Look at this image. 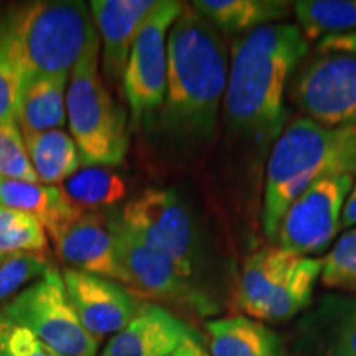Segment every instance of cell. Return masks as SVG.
I'll return each instance as SVG.
<instances>
[{
  "mask_svg": "<svg viewBox=\"0 0 356 356\" xmlns=\"http://www.w3.org/2000/svg\"><path fill=\"white\" fill-rule=\"evenodd\" d=\"M6 259H7V257H6V256H2V254H0V264H2V262H3V261H6Z\"/></svg>",
  "mask_w": 356,
  "mask_h": 356,
  "instance_id": "e575fe53",
  "label": "cell"
},
{
  "mask_svg": "<svg viewBox=\"0 0 356 356\" xmlns=\"http://www.w3.org/2000/svg\"><path fill=\"white\" fill-rule=\"evenodd\" d=\"M309 40L296 24H274L234 38L222 99L231 139L269 155L289 122L286 92L309 55Z\"/></svg>",
  "mask_w": 356,
  "mask_h": 356,
  "instance_id": "6da1fadb",
  "label": "cell"
},
{
  "mask_svg": "<svg viewBox=\"0 0 356 356\" xmlns=\"http://www.w3.org/2000/svg\"><path fill=\"white\" fill-rule=\"evenodd\" d=\"M188 341H202V337L163 307L145 304L109 338L101 356H168Z\"/></svg>",
  "mask_w": 356,
  "mask_h": 356,
  "instance_id": "5bb4252c",
  "label": "cell"
},
{
  "mask_svg": "<svg viewBox=\"0 0 356 356\" xmlns=\"http://www.w3.org/2000/svg\"><path fill=\"white\" fill-rule=\"evenodd\" d=\"M155 0H92L91 12L102 42L101 66L109 83L122 81L129 55Z\"/></svg>",
  "mask_w": 356,
  "mask_h": 356,
  "instance_id": "9a60e30c",
  "label": "cell"
},
{
  "mask_svg": "<svg viewBox=\"0 0 356 356\" xmlns=\"http://www.w3.org/2000/svg\"><path fill=\"white\" fill-rule=\"evenodd\" d=\"M296 257L277 244L262 246L246 257L236 291V304L246 317L259 320L261 312L286 277Z\"/></svg>",
  "mask_w": 356,
  "mask_h": 356,
  "instance_id": "e0dca14e",
  "label": "cell"
},
{
  "mask_svg": "<svg viewBox=\"0 0 356 356\" xmlns=\"http://www.w3.org/2000/svg\"><path fill=\"white\" fill-rule=\"evenodd\" d=\"M101 42L96 29L70 74L66 121L83 165L114 167L129 147L126 113L115 104L99 73Z\"/></svg>",
  "mask_w": 356,
  "mask_h": 356,
  "instance_id": "5b68a950",
  "label": "cell"
},
{
  "mask_svg": "<svg viewBox=\"0 0 356 356\" xmlns=\"http://www.w3.org/2000/svg\"><path fill=\"white\" fill-rule=\"evenodd\" d=\"M320 279L330 289L356 292V226L343 231L323 257Z\"/></svg>",
  "mask_w": 356,
  "mask_h": 356,
  "instance_id": "4316f807",
  "label": "cell"
},
{
  "mask_svg": "<svg viewBox=\"0 0 356 356\" xmlns=\"http://www.w3.org/2000/svg\"><path fill=\"white\" fill-rule=\"evenodd\" d=\"M291 97L304 118L356 132V55L315 53L297 71Z\"/></svg>",
  "mask_w": 356,
  "mask_h": 356,
  "instance_id": "30bf717a",
  "label": "cell"
},
{
  "mask_svg": "<svg viewBox=\"0 0 356 356\" xmlns=\"http://www.w3.org/2000/svg\"><path fill=\"white\" fill-rule=\"evenodd\" d=\"M47 249V229L37 216L0 207V254L40 256Z\"/></svg>",
  "mask_w": 356,
  "mask_h": 356,
  "instance_id": "484cf974",
  "label": "cell"
},
{
  "mask_svg": "<svg viewBox=\"0 0 356 356\" xmlns=\"http://www.w3.org/2000/svg\"><path fill=\"white\" fill-rule=\"evenodd\" d=\"M300 356H356V296H325L297 328Z\"/></svg>",
  "mask_w": 356,
  "mask_h": 356,
  "instance_id": "2e32d148",
  "label": "cell"
},
{
  "mask_svg": "<svg viewBox=\"0 0 356 356\" xmlns=\"http://www.w3.org/2000/svg\"><path fill=\"white\" fill-rule=\"evenodd\" d=\"M30 162L44 185L63 184L81 165V155L73 137L61 129L43 132L22 131Z\"/></svg>",
  "mask_w": 356,
  "mask_h": 356,
  "instance_id": "44dd1931",
  "label": "cell"
},
{
  "mask_svg": "<svg viewBox=\"0 0 356 356\" xmlns=\"http://www.w3.org/2000/svg\"><path fill=\"white\" fill-rule=\"evenodd\" d=\"M60 190L73 207L95 211L122 202L127 195V184L124 177L111 167L91 165L81 168L60 184Z\"/></svg>",
  "mask_w": 356,
  "mask_h": 356,
  "instance_id": "603a6c76",
  "label": "cell"
},
{
  "mask_svg": "<svg viewBox=\"0 0 356 356\" xmlns=\"http://www.w3.org/2000/svg\"><path fill=\"white\" fill-rule=\"evenodd\" d=\"M191 7L220 33L241 37L261 26L284 24L292 3L284 0H197Z\"/></svg>",
  "mask_w": 356,
  "mask_h": 356,
  "instance_id": "ac0fdd59",
  "label": "cell"
},
{
  "mask_svg": "<svg viewBox=\"0 0 356 356\" xmlns=\"http://www.w3.org/2000/svg\"><path fill=\"white\" fill-rule=\"evenodd\" d=\"M317 53H350V55H356V33L320 40L317 43Z\"/></svg>",
  "mask_w": 356,
  "mask_h": 356,
  "instance_id": "1f68e13d",
  "label": "cell"
},
{
  "mask_svg": "<svg viewBox=\"0 0 356 356\" xmlns=\"http://www.w3.org/2000/svg\"><path fill=\"white\" fill-rule=\"evenodd\" d=\"M119 221L162 252L186 279L198 286L197 229L177 191L147 188L124 204ZM200 287V286H198Z\"/></svg>",
  "mask_w": 356,
  "mask_h": 356,
  "instance_id": "52a82bcc",
  "label": "cell"
},
{
  "mask_svg": "<svg viewBox=\"0 0 356 356\" xmlns=\"http://www.w3.org/2000/svg\"><path fill=\"white\" fill-rule=\"evenodd\" d=\"M109 226L124 274V286L147 299L170 302L200 315L216 314L215 300L186 279L168 257L132 233L119 218H109Z\"/></svg>",
  "mask_w": 356,
  "mask_h": 356,
  "instance_id": "9c48e42d",
  "label": "cell"
},
{
  "mask_svg": "<svg viewBox=\"0 0 356 356\" xmlns=\"http://www.w3.org/2000/svg\"><path fill=\"white\" fill-rule=\"evenodd\" d=\"M320 273H322V259L296 257L286 277L261 312L259 322H287L305 310L312 304Z\"/></svg>",
  "mask_w": 356,
  "mask_h": 356,
  "instance_id": "7402d4cb",
  "label": "cell"
},
{
  "mask_svg": "<svg viewBox=\"0 0 356 356\" xmlns=\"http://www.w3.org/2000/svg\"><path fill=\"white\" fill-rule=\"evenodd\" d=\"M355 180L350 175L323 178L302 191L284 213L275 244L297 257L325 251L341 231V213Z\"/></svg>",
  "mask_w": 356,
  "mask_h": 356,
  "instance_id": "8fae6325",
  "label": "cell"
},
{
  "mask_svg": "<svg viewBox=\"0 0 356 356\" xmlns=\"http://www.w3.org/2000/svg\"><path fill=\"white\" fill-rule=\"evenodd\" d=\"M0 178L40 184L17 121L0 124Z\"/></svg>",
  "mask_w": 356,
  "mask_h": 356,
  "instance_id": "f1b7e54d",
  "label": "cell"
},
{
  "mask_svg": "<svg viewBox=\"0 0 356 356\" xmlns=\"http://www.w3.org/2000/svg\"><path fill=\"white\" fill-rule=\"evenodd\" d=\"M63 280L79 322L97 341L121 332L142 309L134 293L113 279L68 269Z\"/></svg>",
  "mask_w": 356,
  "mask_h": 356,
  "instance_id": "4fadbf2b",
  "label": "cell"
},
{
  "mask_svg": "<svg viewBox=\"0 0 356 356\" xmlns=\"http://www.w3.org/2000/svg\"><path fill=\"white\" fill-rule=\"evenodd\" d=\"M356 178V132L325 127L309 118L289 121L267 155L262 229L270 241L302 191L333 177Z\"/></svg>",
  "mask_w": 356,
  "mask_h": 356,
  "instance_id": "3957f363",
  "label": "cell"
},
{
  "mask_svg": "<svg viewBox=\"0 0 356 356\" xmlns=\"http://www.w3.org/2000/svg\"><path fill=\"white\" fill-rule=\"evenodd\" d=\"M0 356H58L29 328L8 318L0 310Z\"/></svg>",
  "mask_w": 356,
  "mask_h": 356,
  "instance_id": "4dcf8cb0",
  "label": "cell"
},
{
  "mask_svg": "<svg viewBox=\"0 0 356 356\" xmlns=\"http://www.w3.org/2000/svg\"><path fill=\"white\" fill-rule=\"evenodd\" d=\"M22 71L17 61L8 15L0 30V124L17 121Z\"/></svg>",
  "mask_w": 356,
  "mask_h": 356,
  "instance_id": "83f0119b",
  "label": "cell"
},
{
  "mask_svg": "<svg viewBox=\"0 0 356 356\" xmlns=\"http://www.w3.org/2000/svg\"><path fill=\"white\" fill-rule=\"evenodd\" d=\"M65 74L38 76L22 83L17 122L20 131L43 132L60 129L66 122Z\"/></svg>",
  "mask_w": 356,
  "mask_h": 356,
  "instance_id": "ffe728a7",
  "label": "cell"
},
{
  "mask_svg": "<svg viewBox=\"0 0 356 356\" xmlns=\"http://www.w3.org/2000/svg\"><path fill=\"white\" fill-rule=\"evenodd\" d=\"M292 13L309 43L356 33V0H299Z\"/></svg>",
  "mask_w": 356,
  "mask_h": 356,
  "instance_id": "cb8c5ba5",
  "label": "cell"
},
{
  "mask_svg": "<svg viewBox=\"0 0 356 356\" xmlns=\"http://www.w3.org/2000/svg\"><path fill=\"white\" fill-rule=\"evenodd\" d=\"M70 204L60 186L0 178V207L30 213L37 216L43 226L60 216Z\"/></svg>",
  "mask_w": 356,
  "mask_h": 356,
  "instance_id": "d4e9b609",
  "label": "cell"
},
{
  "mask_svg": "<svg viewBox=\"0 0 356 356\" xmlns=\"http://www.w3.org/2000/svg\"><path fill=\"white\" fill-rule=\"evenodd\" d=\"M44 229L50 233L58 256L71 269L124 284L109 220L99 213L70 204Z\"/></svg>",
  "mask_w": 356,
  "mask_h": 356,
  "instance_id": "7c38bea8",
  "label": "cell"
},
{
  "mask_svg": "<svg viewBox=\"0 0 356 356\" xmlns=\"http://www.w3.org/2000/svg\"><path fill=\"white\" fill-rule=\"evenodd\" d=\"M0 310L58 356H97L99 341L84 330L70 304L63 275L53 267Z\"/></svg>",
  "mask_w": 356,
  "mask_h": 356,
  "instance_id": "8992f818",
  "label": "cell"
},
{
  "mask_svg": "<svg viewBox=\"0 0 356 356\" xmlns=\"http://www.w3.org/2000/svg\"><path fill=\"white\" fill-rule=\"evenodd\" d=\"M50 269L48 261L37 254H13L0 264V300L15 296L30 280L40 279Z\"/></svg>",
  "mask_w": 356,
  "mask_h": 356,
  "instance_id": "f546056e",
  "label": "cell"
},
{
  "mask_svg": "<svg viewBox=\"0 0 356 356\" xmlns=\"http://www.w3.org/2000/svg\"><path fill=\"white\" fill-rule=\"evenodd\" d=\"M184 7L177 0H159L134 42L122 76L134 127L159 114L165 99L168 32Z\"/></svg>",
  "mask_w": 356,
  "mask_h": 356,
  "instance_id": "ba28073f",
  "label": "cell"
},
{
  "mask_svg": "<svg viewBox=\"0 0 356 356\" xmlns=\"http://www.w3.org/2000/svg\"><path fill=\"white\" fill-rule=\"evenodd\" d=\"M3 20H6V19H2V17H0V30H2V25H3Z\"/></svg>",
  "mask_w": 356,
  "mask_h": 356,
  "instance_id": "d590c367",
  "label": "cell"
},
{
  "mask_svg": "<svg viewBox=\"0 0 356 356\" xmlns=\"http://www.w3.org/2000/svg\"><path fill=\"white\" fill-rule=\"evenodd\" d=\"M168 356H210L203 350L202 341H188Z\"/></svg>",
  "mask_w": 356,
  "mask_h": 356,
  "instance_id": "836d02e7",
  "label": "cell"
},
{
  "mask_svg": "<svg viewBox=\"0 0 356 356\" xmlns=\"http://www.w3.org/2000/svg\"><path fill=\"white\" fill-rule=\"evenodd\" d=\"M22 83L38 76H70L95 22L84 2H35L8 15Z\"/></svg>",
  "mask_w": 356,
  "mask_h": 356,
  "instance_id": "277c9868",
  "label": "cell"
},
{
  "mask_svg": "<svg viewBox=\"0 0 356 356\" xmlns=\"http://www.w3.org/2000/svg\"><path fill=\"white\" fill-rule=\"evenodd\" d=\"M165 99L159 126L175 144L198 150L215 139L228 83L229 51L221 33L185 3L167 42Z\"/></svg>",
  "mask_w": 356,
  "mask_h": 356,
  "instance_id": "7a4b0ae2",
  "label": "cell"
},
{
  "mask_svg": "<svg viewBox=\"0 0 356 356\" xmlns=\"http://www.w3.org/2000/svg\"><path fill=\"white\" fill-rule=\"evenodd\" d=\"M210 356H286L280 337L246 315L207 322Z\"/></svg>",
  "mask_w": 356,
  "mask_h": 356,
  "instance_id": "d6986e66",
  "label": "cell"
},
{
  "mask_svg": "<svg viewBox=\"0 0 356 356\" xmlns=\"http://www.w3.org/2000/svg\"><path fill=\"white\" fill-rule=\"evenodd\" d=\"M356 226V180L353 186H351L348 197H346L343 213H341V231L351 229Z\"/></svg>",
  "mask_w": 356,
  "mask_h": 356,
  "instance_id": "d6a6232c",
  "label": "cell"
}]
</instances>
